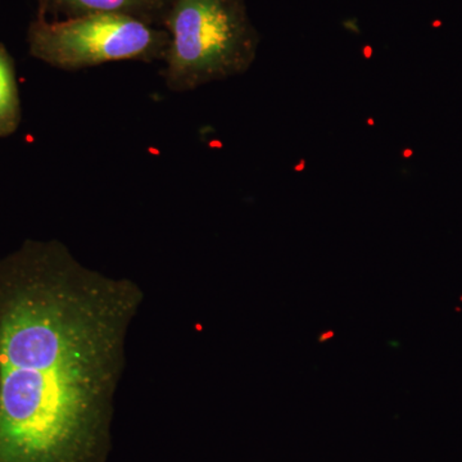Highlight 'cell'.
Instances as JSON below:
<instances>
[{
  "label": "cell",
  "instance_id": "1",
  "mask_svg": "<svg viewBox=\"0 0 462 462\" xmlns=\"http://www.w3.org/2000/svg\"><path fill=\"white\" fill-rule=\"evenodd\" d=\"M142 288L65 243L0 258V462H102Z\"/></svg>",
  "mask_w": 462,
  "mask_h": 462
},
{
  "label": "cell",
  "instance_id": "2",
  "mask_svg": "<svg viewBox=\"0 0 462 462\" xmlns=\"http://www.w3.org/2000/svg\"><path fill=\"white\" fill-rule=\"evenodd\" d=\"M162 78L172 93H188L245 74L256 60L261 36L245 0H170Z\"/></svg>",
  "mask_w": 462,
  "mask_h": 462
},
{
  "label": "cell",
  "instance_id": "3",
  "mask_svg": "<svg viewBox=\"0 0 462 462\" xmlns=\"http://www.w3.org/2000/svg\"><path fill=\"white\" fill-rule=\"evenodd\" d=\"M30 56L63 71L106 63L163 62L170 36L163 27L120 14L50 20L36 14L27 27Z\"/></svg>",
  "mask_w": 462,
  "mask_h": 462
},
{
  "label": "cell",
  "instance_id": "4",
  "mask_svg": "<svg viewBox=\"0 0 462 462\" xmlns=\"http://www.w3.org/2000/svg\"><path fill=\"white\" fill-rule=\"evenodd\" d=\"M36 14L50 20L120 14L162 27L170 0H35Z\"/></svg>",
  "mask_w": 462,
  "mask_h": 462
},
{
  "label": "cell",
  "instance_id": "5",
  "mask_svg": "<svg viewBox=\"0 0 462 462\" xmlns=\"http://www.w3.org/2000/svg\"><path fill=\"white\" fill-rule=\"evenodd\" d=\"M23 118L16 66L7 47L0 42V139L14 135Z\"/></svg>",
  "mask_w": 462,
  "mask_h": 462
},
{
  "label": "cell",
  "instance_id": "6",
  "mask_svg": "<svg viewBox=\"0 0 462 462\" xmlns=\"http://www.w3.org/2000/svg\"><path fill=\"white\" fill-rule=\"evenodd\" d=\"M333 336H334L333 331H327V333L322 334V336L320 337V342H325V340L330 339L331 337H333Z\"/></svg>",
  "mask_w": 462,
  "mask_h": 462
}]
</instances>
